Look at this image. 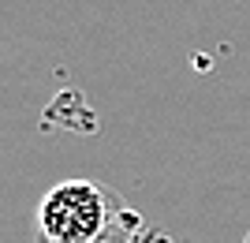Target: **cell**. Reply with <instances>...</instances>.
Returning a JSON list of instances; mask_svg holds the SVG:
<instances>
[{
    "label": "cell",
    "mask_w": 250,
    "mask_h": 243,
    "mask_svg": "<svg viewBox=\"0 0 250 243\" xmlns=\"http://www.w3.org/2000/svg\"><path fill=\"white\" fill-rule=\"evenodd\" d=\"M243 243H250V232H247V240H243Z\"/></svg>",
    "instance_id": "cell-2"
},
{
    "label": "cell",
    "mask_w": 250,
    "mask_h": 243,
    "mask_svg": "<svg viewBox=\"0 0 250 243\" xmlns=\"http://www.w3.org/2000/svg\"><path fill=\"white\" fill-rule=\"evenodd\" d=\"M112 195L94 180H63L38 202L42 243H97L112 224Z\"/></svg>",
    "instance_id": "cell-1"
}]
</instances>
